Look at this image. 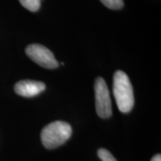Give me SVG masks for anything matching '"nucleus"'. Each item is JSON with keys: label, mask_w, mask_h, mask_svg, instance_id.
I'll return each instance as SVG.
<instances>
[{"label": "nucleus", "mask_w": 161, "mask_h": 161, "mask_svg": "<svg viewBox=\"0 0 161 161\" xmlns=\"http://www.w3.org/2000/svg\"><path fill=\"white\" fill-rule=\"evenodd\" d=\"M113 92L119 110L122 113L130 112L134 104V90L125 72L118 70L114 73Z\"/></svg>", "instance_id": "obj_1"}, {"label": "nucleus", "mask_w": 161, "mask_h": 161, "mask_svg": "<svg viewBox=\"0 0 161 161\" xmlns=\"http://www.w3.org/2000/svg\"><path fill=\"white\" fill-rule=\"evenodd\" d=\"M72 135L70 125L63 121H55L42 130L41 140L48 149H53L63 145Z\"/></svg>", "instance_id": "obj_2"}, {"label": "nucleus", "mask_w": 161, "mask_h": 161, "mask_svg": "<svg viewBox=\"0 0 161 161\" xmlns=\"http://www.w3.org/2000/svg\"><path fill=\"white\" fill-rule=\"evenodd\" d=\"M96 98V109L98 116L102 119L109 118L112 115L111 100L107 84L102 77H98L94 84Z\"/></svg>", "instance_id": "obj_3"}, {"label": "nucleus", "mask_w": 161, "mask_h": 161, "mask_svg": "<svg viewBox=\"0 0 161 161\" xmlns=\"http://www.w3.org/2000/svg\"><path fill=\"white\" fill-rule=\"evenodd\" d=\"M25 53L36 64L46 69H55L58 62L53 53L41 44H31L26 47Z\"/></svg>", "instance_id": "obj_4"}, {"label": "nucleus", "mask_w": 161, "mask_h": 161, "mask_svg": "<svg viewBox=\"0 0 161 161\" xmlns=\"http://www.w3.org/2000/svg\"><path fill=\"white\" fill-rule=\"evenodd\" d=\"M46 89V84L42 81L23 80L18 81L14 86V91L23 97H32L40 94Z\"/></svg>", "instance_id": "obj_5"}, {"label": "nucleus", "mask_w": 161, "mask_h": 161, "mask_svg": "<svg viewBox=\"0 0 161 161\" xmlns=\"http://www.w3.org/2000/svg\"><path fill=\"white\" fill-rule=\"evenodd\" d=\"M20 4L30 11L35 12L40 8L41 0H19Z\"/></svg>", "instance_id": "obj_6"}, {"label": "nucleus", "mask_w": 161, "mask_h": 161, "mask_svg": "<svg viewBox=\"0 0 161 161\" xmlns=\"http://www.w3.org/2000/svg\"><path fill=\"white\" fill-rule=\"evenodd\" d=\"M100 1L104 5L110 9H121L124 6L123 0H100Z\"/></svg>", "instance_id": "obj_7"}, {"label": "nucleus", "mask_w": 161, "mask_h": 161, "mask_svg": "<svg viewBox=\"0 0 161 161\" xmlns=\"http://www.w3.org/2000/svg\"><path fill=\"white\" fill-rule=\"evenodd\" d=\"M98 156L102 161H117L109 151L105 148H100L98 151Z\"/></svg>", "instance_id": "obj_8"}, {"label": "nucleus", "mask_w": 161, "mask_h": 161, "mask_svg": "<svg viewBox=\"0 0 161 161\" xmlns=\"http://www.w3.org/2000/svg\"><path fill=\"white\" fill-rule=\"evenodd\" d=\"M151 161H161V155L160 154H156L155 156L153 157Z\"/></svg>", "instance_id": "obj_9"}]
</instances>
